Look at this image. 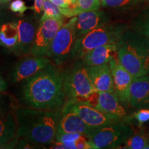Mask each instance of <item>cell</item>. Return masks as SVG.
Segmentation results:
<instances>
[{"mask_svg": "<svg viewBox=\"0 0 149 149\" xmlns=\"http://www.w3.org/2000/svg\"><path fill=\"white\" fill-rule=\"evenodd\" d=\"M120 102L115 93L100 92L96 109L105 114L127 122L132 120V117L127 115Z\"/></svg>", "mask_w": 149, "mask_h": 149, "instance_id": "obj_12", "label": "cell"}, {"mask_svg": "<svg viewBox=\"0 0 149 149\" xmlns=\"http://www.w3.org/2000/svg\"><path fill=\"white\" fill-rule=\"evenodd\" d=\"M133 133L126 122H121L94 128L87 137L91 148H117Z\"/></svg>", "mask_w": 149, "mask_h": 149, "instance_id": "obj_5", "label": "cell"}, {"mask_svg": "<svg viewBox=\"0 0 149 149\" xmlns=\"http://www.w3.org/2000/svg\"><path fill=\"white\" fill-rule=\"evenodd\" d=\"M148 0H102V6L122 10H140Z\"/></svg>", "mask_w": 149, "mask_h": 149, "instance_id": "obj_22", "label": "cell"}, {"mask_svg": "<svg viewBox=\"0 0 149 149\" xmlns=\"http://www.w3.org/2000/svg\"><path fill=\"white\" fill-rule=\"evenodd\" d=\"M101 5L100 0H77L76 8L77 15L81 13L97 10Z\"/></svg>", "mask_w": 149, "mask_h": 149, "instance_id": "obj_26", "label": "cell"}, {"mask_svg": "<svg viewBox=\"0 0 149 149\" xmlns=\"http://www.w3.org/2000/svg\"><path fill=\"white\" fill-rule=\"evenodd\" d=\"M129 104L134 109H149V76L133 78L130 88Z\"/></svg>", "mask_w": 149, "mask_h": 149, "instance_id": "obj_15", "label": "cell"}, {"mask_svg": "<svg viewBox=\"0 0 149 149\" xmlns=\"http://www.w3.org/2000/svg\"><path fill=\"white\" fill-rule=\"evenodd\" d=\"M52 148H59V149H66V146L64 144H63L62 143L59 142V141H56L55 142H54L53 146L52 147Z\"/></svg>", "mask_w": 149, "mask_h": 149, "instance_id": "obj_34", "label": "cell"}, {"mask_svg": "<svg viewBox=\"0 0 149 149\" xmlns=\"http://www.w3.org/2000/svg\"><path fill=\"white\" fill-rule=\"evenodd\" d=\"M107 19L102 11L94 10L81 13L78 15L75 23L77 38L91 32L95 28L106 24Z\"/></svg>", "mask_w": 149, "mask_h": 149, "instance_id": "obj_17", "label": "cell"}, {"mask_svg": "<svg viewBox=\"0 0 149 149\" xmlns=\"http://www.w3.org/2000/svg\"><path fill=\"white\" fill-rule=\"evenodd\" d=\"M51 60L46 56H35L26 57L16 65L13 72V80L15 82L28 79L51 64Z\"/></svg>", "mask_w": 149, "mask_h": 149, "instance_id": "obj_11", "label": "cell"}, {"mask_svg": "<svg viewBox=\"0 0 149 149\" xmlns=\"http://www.w3.org/2000/svg\"><path fill=\"white\" fill-rule=\"evenodd\" d=\"M148 2H149V0H148Z\"/></svg>", "mask_w": 149, "mask_h": 149, "instance_id": "obj_37", "label": "cell"}, {"mask_svg": "<svg viewBox=\"0 0 149 149\" xmlns=\"http://www.w3.org/2000/svg\"><path fill=\"white\" fill-rule=\"evenodd\" d=\"M17 122L13 112L0 114V148H10L17 142Z\"/></svg>", "mask_w": 149, "mask_h": 149, "instance_id": "obj_16", "label": "cell"}, {"mask_svg": "<svg viewBox=\"0 0 149 149\" xmlns=\"http://www.w3.org/2000/svg\"><path fill=\"white\" fill-rule=\"evenodd\" d=\"M63 109L71 110L77 113L84 122L91 128H95L109 124L124 121L105 114L96 108L89 105L86 102L68 100Z\"/></svg>", "mask_w": 149, "mask_h": 149, "instance_id": "obj_9", "label": "cell"}, {"mask_svg": "<svg viewBox=\"0 0 149 149\" xmlns=\"http://www.w3.org/2000/svg\"><path fill=\"white\" fill-rule=\"evenodd\" d=\"M23 100L27 106L39 109H57L64 103V74L49 64L28 79L23 88Z\"/></svg>", "mask_w": 149, "mask_h": 149, "instance_id": "obj_1", "label": "cell"}, {"mask_svg": "<svg viewBox=\"0 0 149 149\" xmlns=\"http://www.w3.org/2000/svg\"><path fill=\"white\" fill-rule=\"evenodd\" d=\"M126 31V26L102 24L84 36L77 38L72 48L71 58L82 59L94 48L118 43Z\"/></svg>", "mask_w": 149, "mask_h": 149, "instance_id": "obj_4", "label": "cell"}, {"mask_svg": "<svg viewBox=\"0 0 149 149\" xmlns=\"http://www.w3.org/2000/svg\"><path fill=\"white\" fill-rule=\"evenodd\" d=\"M64 91L68 100L79 102H85L95 91L84 63L77 62L64 73Z\"/></svg>", "mask_w": 149, "mask_h": 149, "instance_id": "obj_6", "label": "cell"}, {"mask_svg": "<svg viewBox=\"0 0 149 149\" xmlns=\"http://www.w3.org/2000/svg\"><path fill=\"white\" fill-rule=\"evenodd\" d=\"M77 17L70 19L57 31L52 42L48 57L57 64H61L71 57L74 44L77 40L75 23Z\"/></svg>", "mask_w": 149, "mask_h": 149, "instance_id": "obj_7", "label": "cell"}, {"mask_svg": "<svg viewBox=\"0 0 149 149\" xmlns=\"http://www.w3.org/2000/svg\"><path fill=\"white\" fill-rule=\"evenodd\" d=\"M61 112L57 109H19L15 112L18 139L34 145L53 143Z\"/></svg>", "mask_w": 149, "mask_h": 149, "instance_id": "obj_2", "label": "cell"}, {"mask_svg": "<svg viewBox=\"0 0 149 149\" xmlns=\"http://www.w3.org/2000/svg\"><path fill=\"white\" fill-rule=\"evenodd\" d=\"M117 50V58L133 78L149 73V38L135 31H126Z\"/></svg>", "mask_w": 149, "mask_h": 149, "instance_id": "obj_3", "label": "cell"}, {"mask_svg": "<svg viewBox=\"0 0 149 149\" xmlns=\"http://www.w3.org/2000/svg\"><path fill=\"white\" fill-rule=\"evenodd\" d=\"M63 26V20L43 15L35 34L30 54L48 57L54 37Z\"/></svg>", "mask_w": 149, "mask_h": 149, "instance_id": "obj_8", "label": "cell"}, {"mask_svg": "<svg viewBox=\"0 0 149 149\" xmlns=\"http://www.w3.org/2000/svg\"><path fill=\"white\" fill-rule=\"evenodd\" d=\"M50 1L60 8H68L71 3L70 0H50Z\"/></svg>", "mask_w": 149, "mask_h": 149, "instance_id": "obj_31", "label": "cell"}, {"mask_svg": "<svg viewBox=\"0 0 149 149\" xmlns=\"http://www.w3.org/2000/svg\"><path fill=\"white\" fill-rule=\"evenodd\" d=\"M132 118L137 121L139 126L149 121V109H139L133 113Z\"/></svg>", "mask_w": 149, "mask_h": 149, "instance_id": "obj_28", "label": "cell"}, {"mask_svg": "<svg viewBox=\"0 0 149 149\" xmlns=\"http://www.w3.org/2000/svg\"><path fill=\"white\" fill-rule=\"evenodd\" d=\"M133 31L149 38V2L138 11L131 24Z\"/></svg>", "mask_w": 149, "mask_h": 149, "instance_id": "obj_21", "label": "cell"}, {"mask_svg": "<svg viewBox=\"0 0 149 149\" xmlns=\"http://www.w3.org/2000/svg\"><path fill=\"white\" fill-rule=\"evenodd\" d=\"M7 88V83L2 77L0 76V93L5 92Z\"/></svg>", "mask_w": 149, "mask_h": 149, "instance_id": "obj_33", "label": "cell"}, {"mask_svg": "<svg viewBox=\"0 0 149 149\" xmlns=\"http://www.w3.org/2000/svg\"><path fill=\"white\" fill-rule=\"evenodd\" d=\"M1 1H2V2H6V1H10V0H1Z\"/></svg>", "mask_w": 149, "mask_h": 149, "instance_id": "obj_35", "label": "cell"}, {"mask_svg": "<svg viewBox=\"0 0 149 149\" xmlns=\"http://www.w3.org/2000/svg\"><path fill=\"white\" fill-rule=\"evenodd\" d=\"M80 133H64L57 130L56 133V141L62 143L66 146L67 148H77L75 146V141L79 137Z\"/></svg>", "mask_w": 149, "mask_h": 149, "instance_id": "obj_24", "label": "cell"}, {"mask_svg": "<svg viewBox=\"0 0 149 149\" xmlns=\"http://www.w3.org/2000/svg\"><path fill=\"white\" fill-rule=\"evenodd\" d=\"M1 2H2V1H1V0H0V3H1Z\"/></svg>", "mask_w": 149, "mask_h": 149, "instance_id": "obj_36", "label": "cell"}, {"mask_svg": "<svg viewBox=\"0 0 149 149\" xmlns=\"http://www.w3.org/2000/svg\"><path fill=\"white\" fill-rule=\"evenodd\" d=\"M87 72L95 90L99 92L115 93L113 79L110 65L87 66Z\"/></svg>", "mask_w": 149, "mask_h": 149, "instance_id": "obj_13", "label": "cell"}, {"mask_svg": "<svg viewBox=\"0 0 149 149\" xmlns=\"http://www.w3.org/2000/svg\"><path fill=\"white\" fill-rule=\"evenodd\" d=\"M113 79L114 91L123 105L129 104L130 88L133 77L120 64L118 58L113 57L109 61Z\"/></svg>", "mask_w": 149, "mask_h": 149, "instance_id": "obj_10", "label": "cell"}, {"mask_svg": "<svg viewBox=\"0 0 149 149\" xmlns=\"http://www.w3.org/2000/svg\"><path fill=\"white\" fill-rule=\"evenodd\" d=\"M93 129L77 113L71 110H61V114L59 118L57 130L64 133H77L88 136Z\"/></svg>", "mask_w": 149, "mask_h": 149, "instance_id": "obj_14", "label": "cell"}, {"mask_svg": "<svg viewBox=\"0 0 149 149\" xmlns=\"http://www.w3.org/2000/svg\"><path fill=\"white\" fill-rule=\"evenodd\" d=\"M149 145L148 137L143 133L131 135L123 144V148L145 149Z\"/></svg>", "mask_w": 149, "mask_h": 149, "instance_id": "obj_23", "label": "cell"}, {"mask_svg": "<svg viewBox=\"0 0 149 149\" xmlns=\"http://www.w3.org/2000/svg\"><path fill=\"white\" fill-rule=\"evenodd\" d=\"M15 100L8 93H0V114L10 113L17 109Z\"/></svg>", "mask_w": 149, "mask_h": 149, "instance_id": "obj_25", "label": "cell"}, {"mask_svg": "<svg viewBox=\"0 0 149 149\" xmlns=\"http://www.w3.org/2000/svg\"><path fill=\"white\" fill-rule=\"evenodd\" d=\"M18 44L17 24L7 23L0 27V46L16 51Z\"/></svg>", "mask_w": 149, "mask_h": 149, "instance_id": "obj_20", "label": "cell"}, {"mask_svg": "<svg viewBox=\"0 0 149 149\" xmlns=\"http://www.w3.org/2000/svg\"><path fill=\"white\" fill-rule=\"evenodd\" d=\"M76 148L79 149H88L91 148V146L89 144L88 139L87 136L84 135H80L78 139L75 141Z\"/></svg>", "mask_w": 149, "mask_h": 149, "instance_id": "obj_30", "label": "cell"}, {"mask_svg": "<svg viewBox=\"0 0 149 149\" xmlns=\"http://www.w3.org/2000/svg\"><path fill=\"white\" fill-rule=\"evenodd\" d=\"M118 47V43H113L94 48L83 57V63L88 66L107 64L117 55Z\"/></svg>", "mask_w": 149, "mask_h": 149, "instance_id": "obj_18", "label": "cell"}, {"mask_svg": "<svg viewBox=\"0 0 149 149\" xmlns=\"http://www.w3.org/2000/svg\"><path fill=\"white\" fill-rule=\"evenodd\" d=\"M18 44L16 51L22 55L30 53L36 34L35 22L29 19H21L17 23Z\"/></svg>", "mask_w": 149, "mask_h": 149, "instance_id": "obj_19", "label": "cell"}, {"mask_svg": "<svg viewBox=\"0 0 149 149\" xmlns=\"http://www.w3.org/2000/svg\"><path fill=\"white\" fill-rule=\"evenodd\" d=\"M28 8H29L26 6L25 3L22 0H15L10 3V9L14 13H17L19 15H23L24 12H26V10Z\"/></svg>", "mask_w": 149, "mask_h": 149, "instance_id": "obj_29", "label": "cell"}, {"mask_svg": "<svg viewBox=\"0 0 149 149\" xmlns=\"http://www.w3.org/2000/svg\"><path fill=\"white\" fill-rule=\"evenodd\" d=\"M43 10H44V15L45 16L63 20V15L59 10V7L52 3L50 0H44Z\"/></svg>", "mask_w": 149, "mask_h": 149, "instance_id": "obj_27", "label": "cell"}, {"mask_svg": "<svg viewBox=\"0 0 149 149\" xmlns=\"http://www.w3.org/2000/svg\"><path fill=\"white\" fill-rule=\"evenodd\" d=\"M44 0H35L34 6L32 7L31 9H33L37 14L41 13L43 10V6H44Z\"/></svg>", "mask_w": 149, "mask_h": 149, "instance_id": "obj_32", "label": "cell"}]
</instances>
